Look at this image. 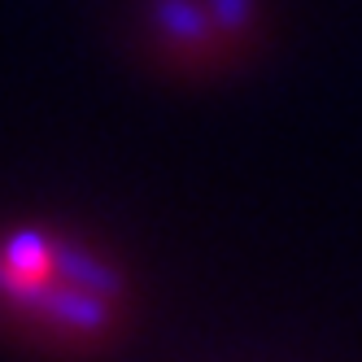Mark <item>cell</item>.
Listing matches in <instances>:
<instances>
[{"label": "cell", "mask_w": 362, "mask_h": 362, "mask_svg": "<svg viewBox=\"0 0 362 362\" xmlns=\"http://www.w3.org/2000/svg\"><path fill=\"white\" fill-rule=\"evenodd\" d=\"M267 35V0H140L144 57L179 79H210L245 66Z\"/></svg>", "instance_id": "obj_2"}, {"label": "cell", "mask_w": 362, "mask_h": 362, "mask_svg": "<svg viewBox=\"0 0 362 362\" xmlns=\"http://www.w3.org/2000/svg\"><path fill=\"white\" fill-rule=\"evenodd\" d=\"M136 319V288L92 236L44 218L0 223V332L53 354L110 349Z\"/></svg>", "instance_id": "obj_1"}]
</instances>
